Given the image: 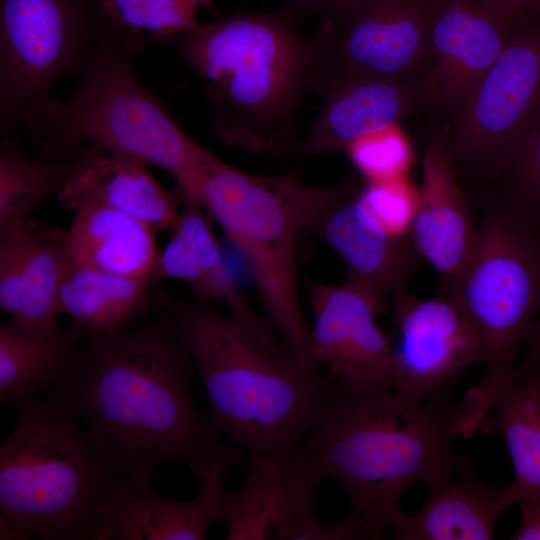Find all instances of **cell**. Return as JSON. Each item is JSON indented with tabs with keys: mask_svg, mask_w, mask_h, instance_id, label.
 <instances>
[{
	"mask_svg": "<svg viewBox=\"0 0 540 540\" xmlns=\"http://www.w3.org/2000/svg\"><path fill=\"white\" fill-rule=\"evenodd\" d=\"M110 334L83 333L80 369L52 392L86 423V432L118 480L148 482L168 461L186 464L243 451L222 440L195 405L193 363L166 314Z\"/></svg>",
	"mask_w": 540,
	"mask_h": 540,
	"instance_id": "6da1fadb",
	"label": "cell"
},
{
	"mask_svg": "<svg viewBox=\"0 0 540 540\" xmlns=\"http://www.w3.org/2000/svg\"><path fill=\"white\" fill-rule=\"evenodd\" d=\"M463 418L450 387L417 398L387 383L336 377L326 414L294 457L318 485L329 477L342 484L350 514L369 539H382L409 487L432 491L468 461L455 446Z\"/></svg>",
	"mask_w": 540,
	"mask_h": 540,
	"instance_id": "7a4b0ae2",
	"label": "cell"
},
{
	"mask_svg": "<svg viewBox=\"0 0 540 540\" xmlns=\"http://www.w3.org/2000/svg\"><path fill=\"white\" fill-rule=\"evenodd\" d=\"M205 388L216 431L248 456H293L326 414L334 378L304 371L250 306L226 315L208 302L154 293Z\"/></svg>",
	"mask_w": 540,
	"mask_h": 540,
	"instance_id": "3957f363",
	"label": "cell"
},
{
	"mask_svg": "<svg viewBox=\"0 0 540 540\" xmlns=\"http://www.w3.org/2000/svg\"><path fill=\"white\" fill-rule=\"evenodd\" d=\"M300 12L236 13L196 22L180 35L182 56L208 81L212 126L228 145L283 156L294 151V122L307 88L309 41Z\"/></svg>",
	"mask_w": 540,
	"mask_h": 540,
	"instance_id": "277c9868",
	"label": "cell"
},
{
	"mask_svg": "<svg viewBox=\"0 0 540 540\" xmlns=\"http://www.w3.org/2000/svg\"><path fill=\"white\" fill-rule=\"evenodd\" d=\"M130 40L98 23L81 83L66 101L51 97L22 125L47 158L72 156L86 142L110 155L165 169L186 202L198 203L203 165L211 153L191 138L132 69Z\"/></svg>",
	"mask_w": 540,
	"mask_h": 540,
	"instance_id": "5b68a950",
	"label": "cell"
},
{
	"mask_svg": "<svg viewBox=\"0 0 540 540\" xmlns=\"http://www.w3.org/2000/svg\"><path fill=\"white\" fill-rule=\"evenodd\" d=\"M356 190L350 182L316 186L284 173L257 176L240 171L213 153L200 179L199 204L240 252L258 289L265 317L297 364L317 373L310 353V327L300 305L295 243Z\"/></svg>",
	"mask_w": 540,
	"mask_h": 540,
	"instance_id": "8992f818",
	"label": "cell"
},
{
	"mask_svg": "<svg viewBox=\"0 0 540 540\" xmlns=\"http://www.w3.org/2000/svg\"><path fill=\"white\" fill-rule=\"evenodd\" d=\"M78 418L53 392L16 404L0 447L1 539L94 540L116 478Z\"/></svg>",
	"mask_w": 540,
	"mask_h": 540,
	"instance_id": "52a82bcc",
	"label": "cell"
},
{
	"mask_svg": "<svg viewBox=\"0 0 540 540\" xmlns=\"http://www.w3.org/2000/svg\"><path fill=\"white\" fill-rule=\"evenodd\" d=\"M473 249L445 280L446 294L477 329L485 373L478 391L494 387L515 365L540 311V222L519 199L496 186L481 189Z\"/></svg>",
	"mask_w": 540,
	"mask_h": 540,
	"instance_id": "ba28073f",
	"label": "cell"
},
{
	"mask_svg": "<svg viewBox=\"0 0 540 540\" xmlns=\"http://www.w3.org/2000/svg\"><path fill=\"white\" fill-rule=\"evenodd\" d=\"M539 114L540 16H532L514 21L502 53L443 131L463 186L477 191L497 182Z\"/></svg>",
	"mask_w": 540,
	"mask_h": 540,
	"instance_id": "9c48e42d",
	"label": "cell"
},
{
	"mask_svg": "<svg viewBox=\"0 0 540 540\" xmlns=\"http://www.w3.org/2000/svg\"><path fill=\"white\" fill-rule=\"evenodd\" d=\"M97 29L95 0H0L2 132L22 125L57 80L80 75Z\"/></svg>",
	"mask_w": 540,
	"mask_h": 540,
	"instance_id": "30bf717a",
	"label": "cell"
},
{
	"mask_svg": "<svg viewBox=\"0 0 540 540\" xmlns=\"http://www.w3.org/2000/svg\"><path fill=\"white\" fill-rule=\"evenodd\" d=\"M432 0H344L309 40L307 89L353 77H412L431 66Z\"/></svg>",
	"mask_w": 540,
	"mask_h": 540,
	"instance_id": "8fae6325",
	"label": "cell"
},
{
	"mask_svg": "<svg viewBox=\"0 0 540 540\" xmlns=\"http://www.w3.org/2000/svg\"><path fill=\"white\" fill-rule=\"evenodd\" d=\"M392 299L399 334L395 389L424 398L451 387L469 366L483 363L481 337L451 297L419 299L404 289Z\"/></svg>",
	"mask_w": 540,
	"mask_h": 540,
	"instance_id": "7c38bea8",
	"label": "cell"
},
{
	"mask_svg": "<svg viewBox=\"0 0 540 540\" xmlns=\"http://www.w3.org/2000/svg\"><path fill=\"white\" fill-rule=\"evenodd\" d=\"M483 0H432L430 75L443 131L460 117L502 53L514 21Z\"/></svg>",
	"mask_w": 540,
	"mask_h": 540,
	"instance_id": "4fadbf2b",
	"label": "cell"
},
{
	"mask_svg": "<svg viewBox=\"0 0 540 540\" xmlns=\"http://www.w3.org/2000/svg\"><path fill=\"white\" fill-rule=\"evenodd\" d=\"M313 325L310 353L331 377L393 385L395 348L377 324L386 306L368 289L346 279L310 287Z\"/></svg>",
	"mask_w": 540,
	"mask_h": 540,
	"instance_id": "5bb4252c",
	"label": "cell"
},
{
	"mask_svg": "<svg viewBox=\"0 0 540 540\" xmlns=\"http://www.w3.org/2000/svg\"><path fill=\"white\" fill-rule=\"evenodd\" d=\"M227 457L187 464L199 488L189 501L157 494L151 481L114 479L102 501L94 540H201L223 521V477Z\"/></svg>",
	"mask_w": 540,
	"mask_h": 540,
	"instance_id": "9a60e30c",
	"label": "cell"
},
{
	"mask_svg": "<svg viewBox=\"0 0 540 540\" xmlns=\"http://www.w3.org/2000/svg\"><path fill=\"white\" fill-rule=\"evenodd\" d=\"M324 102L294 151L315 155L346 150L356 140L395 126L437 99L430 71L412 77L361 76L343 80L322 95Z\"/></svg>",
	"mask_w": 540,
	"mask_h": 540,
	"instance_id": "2e32d148",
	"label": "cell"
},
{
	"mask_svg": "<svg viewBox=\"0 0 540 540\" xmlns=\"http://www.w3.org/2000/svg\"><path fill=\"white\" fill-rule=\"evenodd\" d=\"M69 261L67 230L31 217L1 228V309L17 322L56 324Z\"/></svg>",
	"mask_w": 540,
	"mask_h": 540,
	"instance_id": "e0dca14e",
	"label": "cell"
},
{
	"mask_svg": "<svg viewBox=\"0 0 540 540\" xmlns=\"http://www.w3.org/2000/svg\"><path fill=\"white\" fill-rule=\"evenodd\" d=\"M410 235L421 258L445 280L460 271L476 241L470 199L447 152L443 131L424 140L422 186Z\"/></svg>",
	"mask_w": 540,
	"mask_h": 540,
	"instance_id": "ac0fdd59",
	"label": "cell"
},
{
	"mask_svg": "<svg viewBox=\"0 0 540 540\" xmlns=\"http://www.w3.org/2000/svg\"><path fill=\"white\" fill-rule=\"evenodd\" d=\"M313 227L345 263L347 279L371 291L385 306L422 259L411 235L393 236L375 220L355 190Z\"/></svg>",
	"mask_w": 540,
	"mask_h": 540,
	"instance_id": "d6986e66",
	"label": "cell"
},
{
	"mask_svg": "<svg viewBox=\"0 0 540 540\" xmlns=\"http://www.w3.org/2000/svg\"><path fill=\"white\" fill-rule=\"evenodd\" d=\"M317 486L302 473L294 455L250 456L242 486L223 494L226 539H288L301 500Z\"/></svg>",
	"mask_w": 540,
	"mask_h": 540,
	"instance_id": "ffe728a7",
	"label": "cell"
},
{
	"mask_svg": "<svg viewBox=\"0 0 540 540\" xmlns=\"http://www.w3.org/2000/svg\"><path fill=\"white\" fill-rule=\"evenodd\" d=\"M83 331L14 320L0 325V400L15 404L62 386L81 367Z\"/></svg>",
	"mask_w": 540,
	"mask_h": 540,
	"instance_id": "44dd1931",
	"label": "cell"
},
{
	"mask_svg": "<svg viewBox=\"0 0 540 540\" xmlns=\"http://www.w3.org/2000/svg\"><path fill=\"white\" fill-rule=\"evenodd\" d=\"M458 481L429 491L414 516L398 510L390 521L395 540H491L498 515L506 508V488L479 479L469 460Z\"/></svg>",
	"mask_w": 540,
	"mask_h": 540,
	"instance_id": "7402d4cb",
	"label": "cell"
},
{
	"mask_svg": "<svg viewBox=\"0 0 540 540\" xmlns=\"http://www.w3.org/2000/svg\"><path fill=\"white\" fill-rule=\"evenodd\" d=\"M57 196L70 209L103 205L155 230H171L180 214L174 197L144 165L112 155L96 157Z\"/></svg>",
	"mask_w": 540,
	"mask_h": 540,
	"instance_id": "603a6c76",
	"label": "cell"
},
{
	"mask_svg": "<svg viewBox=\"0 0 540 540\" xmlns=\"http://www.w3.org/2000/svg\"><path fill=\"white\" fill-rule=\"evenodd\" d=\"M67 229L71 260L106 272L157 282L160 251L155 229L112 208L87 204Z\"/></svg>",
	"mask_w": 540,
	"mask_h": 540,
	"instance_id": "cb8c5ba5",
	"label": "cell"
},
{
	"mask_svg": "<svg viewBox=\"0 0 540 540\" xmlns=\"http://www.w3.org/2000/svg\"><path fill=\"white\" fill-rule=\"evenodd\" d=\"M150 277L106 272L69 261L59 294V314L69 315L83 333L110 334L126 329L153 305Z\"/></svg>",
	"mask_w": 540,
	"mask_h": 540,
	"instance_id": "d4e9b609",
	"label": "cell"
},
{
	"mask_svg": "<svg viewBox=\"0 0 540 540\" xmlns=\"http://www.w3.org/2000/svg\"><path fill=\"white\" fill-rule=\"evenodd\" d=\"M160 252L156 278H174L190 285L199 300L223 301L230 312L249 304L240 294L202 206L186 202Z\"/></svg>",
	"mask_w": 540,
	"mask_h": 540,
	"instance_id": "484cf974",
	"label": "cell"
},
{
	"mask_svg": "<svg viewBox=\"0 0 540 540\" xmlns=\"http://www.w3.org/2000/svg\"><path fill=\"white\" fill-rule=\"evenodd\" d=\"M479 431H498L514 468L505 506L540 495V379L511 380L493 394Z\"/></svg>",
	"mask_w": 540,
	"mask_h": 540,
	"instance_id": "4316f807",
	"label": "cell"
},
{
	"mask_svg": "<svg viewBox=\"0 0 540 540\" xmlns=\"http://www.w3.org/2000/svg\"><path fill=\"white\" fill-rule=\"evenodd\" d=\"M104 150L91 145L64 158L44 161L27 156L12 132L0 141V229L30 217L47 197L61 192Z\"/></svg>",
	"mask_w": 540,
	"mask_h": 540,
	"instance_id": "83f0119b",
	"label": "cell"
},
{
	"mask_svg": "<svg viewBox=\"0 0 540 540\" xmlns=\"http://www.w3.org/2000/svg\"><path fill=\"white\" fill-rule=\"evenodd\" d=\"M99 23L129 39L138 52L196 24L197 7L186 0H95Z\"/></svg>",
	"mask_w": 540,
	"mask_h": 540,
	"instance_id": "f1b7e54d",
	"label": "cell"
},
{
	"mask_svg": "<svg viewBox=\"0 0 540 540\" xmlns=\"http://www.w3.org/2000/svg\"><path fill=\"white\" fill-rule=\"evenodd\" d=\"M345 151L369 182L400 179L409 163L407 146L395 126L370 133Z\"/></svg>",
	"mask_w": 540,
	"mask_h": 540,
	"instance_id": "f546056e",
	"label": "cell"
},
{
	"mask_svg": "<svg viewBox=\"0 0 540 540\" xmlns=\"http://www.w3.org/2000/svg\"><path fill=\"white\" fill-rule=\"evenodd\" d=\"M358 197L389 234L410 235L419 193L414 192L401 179L368 182L363 190L358 191Z\"/></svg>",
	"mask_w": 540,
	"mask_h": 540,
	"instance_id": "4dcf8cb0",
	"label": "cell"
},
{
	"mask_svg": "<svg viewBox=\"0 0 540 540\" xmlns=\"http://www.w3.org/2000/svg\"><path fill=\"white\" fill-rule=\"evenodd\" d=\"M490 186L522 201L540 222V114L516 147L503 176Z\"/></svg>",
	"mask_w": 540,
	"mask_h": 540,
	"instance_id": "1f68e13d",
	"label": "cell"
},
{
	"mask_svg": "<svg viewBox=\"0 0 540 540\" xmlns=\"http://www.w3.org/2000/svg\"><path fill=\"white\" fill-rule=\"evenodd\" d=\"M524 354L499 385L511 380L540 379V316L530 326L522 344Z\"/></svg>",
	"mask_w": 540,
	"mask_h": 540,
	"instance_id": "d6a6232c",
	"label": "cell"
},
{
	"mask_svg": "<svg viewBox=\"0 0 540 540\" xmlns=\"http://www.w3.org/2000/svg\"><path fill=\"white\" fill-rule=\"evenodd\" d=\"M522 520L513 540H540V495L525 497L517 502Z\"/></svg>",
	"mask_w": 540,
	"mask_h": 540,
	"instance_id": "836d02e7",
	"label": "cell"
},
{
	"mask_svg": "<svg viewBox=\"0 0 540 540\" xmlns=\"http://www.w3.org/2000/svg\"><path fill=\"white\" fill-rule=\"evenodd\" d=\"M483 1L513 19L540 16V0H483Z\"/></svg>",
	"mask_w": 540,
	"mask_h": 540,
	"instance_id": "e575fe53",
	"label": "cell"
},
{
	"mask_svg": "<svg viewBox=\"0 0 540 540\" xmlns=\"http://www.w3.org/2000/svg\"><path fill=\"white\" fill-rule=\"evenodd\" d=\"M344 0H292L294 7L301 13L317 12L324 16L335 10Z\"/></svg>",
	"mask_w": 540,
	"mask_h": 540,
	"instance_id": "d590c367",
	"label": "cell"
},
{
	"mask_svg": "<svg viewBox=\"0 0 540 540\" xmlns=\"http://www.w3.org/2000/svg\"><path fill=\"white\" fill-rule=\"evenodd\" d=\"M193 4L195 7H206L209 8L212 5V0H186Z\"/></svg>",
	"mask_w": 540,
	"mask_h": 540,
	"instance_id": "8d00e7d4",
	"label": "cell"
}]
</instances>
